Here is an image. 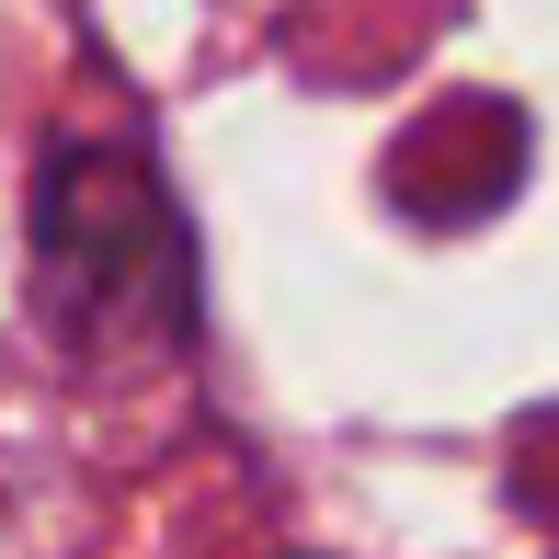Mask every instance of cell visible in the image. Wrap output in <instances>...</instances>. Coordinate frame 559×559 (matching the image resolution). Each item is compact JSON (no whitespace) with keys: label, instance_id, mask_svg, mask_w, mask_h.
<instances>
[{"label":"cell","instance_id":"1","mask_svg":"<svg viewBox=\"0 0 559 559\" xmlns=\"http://www.w3.org/2000/svg\"><path fill=\"white\" fill-rule=\"evenodd\" d=\"M35 309L81 366H160L194 332V240L160 171L115 138H58L35 171Z\"/></svg>","mask_w":559,"mask_h":559}]
</instances>
